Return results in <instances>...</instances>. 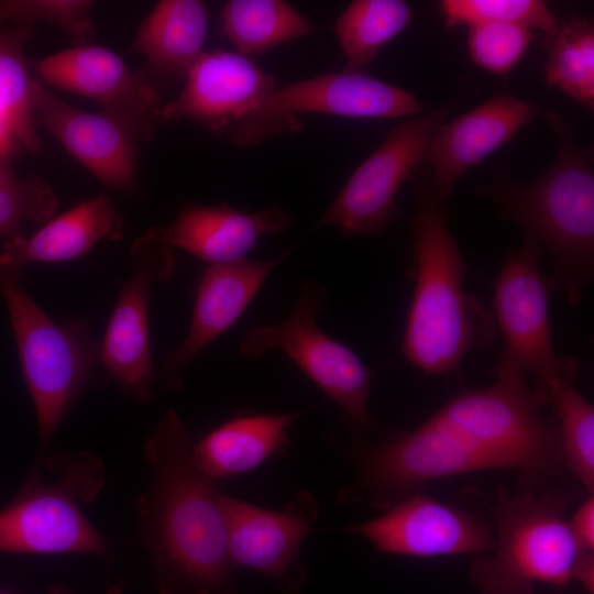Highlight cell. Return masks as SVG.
<instances>
[{
  "instance_id": "1",
  "label": "cell",
  "mask_w": 594,
  "mask_h": 594,
  "mask_svg": "<svg viewBox=\"0 0 594 594\" xmlns=\"http://www.w3.org/2000/svg\"><path fill=\"white\" fill-rule=\"evenodd\" d=\"M496 371L494 384L455 395L414 431L365 448L358 480L340 499L389 508L435 479L514 469L540 483L556 474L560 443L541 416L543 396L505 362Z\"/></svg>"
},
{
  "instance_id": "2",
  "label": "cell",
  "mask_w": 594,
  "mask_h": 594,
  "mask_svg": "<svg viewBox=\"0 0 594 594\" xmlns=\"http://www.w3.org/2000/svg\"><path fill=\"white\" fill-rule=\"evenodd\" d=\"M193 446L175 409L144 440L150 480L135 502L140 539L158 594H237L222 493Z\"/></svg>"
},
{
  "instance_id": "3",
  "label": "cell",
  "mask_w": 594,
  "mask_h": 594,
  "mask_svg": "<svg viewBox=\"0 0 594 594\" xmlns=\"http://www.w3.org/2000/svg\"><path fill=\"white\" fill-rule=\"evenodd\" d=\"M544 119L557 136L553 164L532 182L516 179L508 168L497 170L476 193L490 198L501 218L509 220L553 260L548 277L553 289L574 305L594 272L593 147L580 146L572 127L556 110Z\"/></svg>"
},
{
  "instance_id": "4",
  "label": "cell",
  "mask_w": 594,
  "mask_h": 594,
  "mask_svg": "<svg viewBox=\"0 0 594 594\" xmlns=\"http://www.w3.org/2000/svg\"><path fill=\"white\" fill-rule=\"evenodd\" d=\"M415 189V286L402 352L420 371L441 375L454 371L470 350L490 343L494 328L480 304L463 292L466 264L427 174L416 178Z\"/></svg>"
},
{
  "instance_id": "5",
  "label": "cell",
  "mask_w": 594,
  "mask_h": 594,
  "mask_svg": "<svg viewBox=\"0 0 594 594\" xmlns=\"http://www.w3.org/2000/svg\"><path fill=\"white\" fill-rule=\"evenodd\" d=\"M103 483L102 461L92 452L45 454L0 510V552L110 558L109 542L81 508L95 499Z\"/></svg>"
},
{
  "instance_id": "6",
  "label": "cell",
  "mask_w": 594,
  "mask_h": 594,
  "mask_svg": "<svg viewBox=\"0 0 594 594\" xmlns=\"http://www.w3.org/2000/svg\"><path fill=\"white\" fill-rule=\"evenodd\" d=\"M20 273L0 267V293L35 408L40 460L100 364V342L82 321L54 322L21 286Z\"/></svg>"
},
{
  "instance_id": "7",
  "label": "cell",
  "mask_w": 594,
  "mask_h": 594,
  "mask_svg": "<svg viewBox=\"0 0 594 594\" xmlns=\"http://www.w3.org/2000/svg\"><path fill=\"white\" fill-rule=\"evenodd\" d=\"M563 510L557 495H513L501 487L491 509L494 554L470 566L476 587L483 594H532L535 583L562 587L574 581L580 551Z\"/></svg>"
},
{
  "instance_id": "8",
  "label": "cell",
  "mask_w": 594,
  "mask_h": 594,
  "mask_svg": "<svg viewBox=\"0 0 594 594\" xmlns=\"http://www.w3.org/2000/svg\"><path fill=\"white\" fill-rule=\"evenodd\" d=\"M417 97L367 72L346 69L277 85L240 118L224 139L239 147L257 146L273 138L296 134L305 127L301 114L350 119L410 118L421 112Z\"/></svg>"
},
{
  "instance_id": "9",
  "label": "cell",
  "mask_w": 594,
  "mask_h": 594,
  "mask_svg": "<svg viewBox=\"0 0 594 594\" xmlns=\"http://www.w3.org/2000/svg\"><path fill=\"white\" fill-rule=\"evenodd\" d=\"M328 300L329 290L320 280L306 279L288 317L279 323L248 328L239 351L248 360L273 350L283 352L356 427L367 429L373 424L369 411L373 372L351 348L318 326Z\"/></svg>"
},
{
  "instance_id": "10",
  "label": "cell",
  "mask_w": 594,
  "mask_h": 594,
  "mask_svg": "<svg viewBox=\"0 0 594 594\" xmlns=\"http://www.w3.org/2000/svg\"><path fill=\"white\" fill-rule=\"evenodd\" d=\"M454 101L406 118L392 128L377 148L350 175L316 228L332 227L344 237L378 235L397 216V195L424 163L437 130Z\"/></svg>"
},
{
  "instance_id": "11",
  "label": "cell",
  "mask_w": 594,
  "mask_h": 594,
  "mask_svg": "<svg viewBox=\"0 0 594 594\" xmlns=\"http://www.w3.org/2000/svg\"><path fill=\"white\" fill-rule=\"evenodd\" d=\"M130 256L133 272L120 289L100 342V364L128 397L146 405L153 400L155 381L148 337L151 289L172 279L176 262L161 227L141 234Z\"/></svg>"
},
{
  "instance_id": "12",
  "label": "cell",
  "mask_w": 594,
  "mask_h": 594,
  "mask_svg": "<svg viewBox=\"0 0 594 594\" xmlns=\"http://www.w3.org/2000/svg\"><path fill=\"white\" fill-rule=\"evenodd\" d=\"M542 250L530 239L505 258L494 279L493 309L503 337L501 361L527 376L536 386L562 374H576V362L559 356L553 346L549 316V278L540 270Z\"/></svg>"
},
{
  "instance_id": "13",
  "label": "cell",
  "mask_w": 594,
  "mask_h": 594,
  "mask_svg": "<svg viewBox=\"0 0 594 594\" xmlns=\"http://www.w3.org/2000/svg\"><path fill=\"white\" fill-rule=\"evenodd\" d=\"M47 85L96 101L136 141L153 140L162 123L161 89L108 47L86 44L33 62Z\"/></svg>"
},
{
  "instance_id": "14",
  "label": "cell",
  "mask_w": 594,
  "mask_h": 594,
  "mask_svg": "<svg viewBox=\"0 0 594 594\" xmlns=\"http://www.w3.org/2000/svg\"><path fill=\"white\" fill-rule=\"evenodd\" d=\"M221 505L231 566L253 570L279 591L298 594L307 581L300 549L319 515L317 498L301 491L273 510L221 494Z\"/></svg>"
},
{
  "instance_id": "15",
  "label": "cell",
  "mask_w": 594,
  "mask_h": 594,
  "mask_svg": "<svg viewBox=\"0 0 594 594\" xmlns=\"http://www.w3.org/2000/svg\"><path fill=\"white\" fill-rule=\"evenodd\" d=\"M346 529L380 552L408 557L479 554L495 546L483 518L424 494H411L383 515Z\"/></svg>"
},
{
  "instance_id": "16",
  "label": "cell",
  "mask_w": 594,
  "mask_h": 594,
  "mask_svg": "<svg viewBox=\"0 0 594 594\" xmlns=\"http://www.w3.org/2000/svg\"><path fill=\"white\" fill-rule=\"evenodd\" d=\"M184 80L180 92L164 102L162 123L189 120L217 138H224L278 85L251 57L226 50L205 52Z\"/></svg>"
},
{
  "instance_id": "17",
  "label": "cell",
  "mask_w": 594,
  "mask_h": 594,
  "mask_svg": "<svg viewBox=\"0 0 594 594\" xmlns=\"http://www.w3.org/2000/svg\"><path fill=\"white\" fill-rule=\"evenodd\" d=\"M540 114L536 105L497 92L446 121L435 133L424 160L430 166L426 174L432 195L447 200L465 172L481 165Z\"/></svg>"
},
{
  "instance_id": "18",
  "label": "cell",
  "mask_w": 594,
  "mask_h": 594,
  "mask_svg": "<svg viewBox=\"0 0 594 594\" xmlns=\"http://www.w3.org/2000/svg\"><path fill=\"white\" fill-rule=\"evenodd\" d=\"M293 249L268 260L248 257L207 266L197 287L188 332L162 362L161 373L168 389H183L184 374L190 363L239 320L274 268Z\"/></svg>"
},
{
  "instance_id": "19",
  "label": "cell",
  "mask_w": 594,
  "mask_h": 594,
  "mask_svg": "<svg viewBox=\"0 0 594 594\" xmlns=\"http://www.w3.org/2000/svg\"><path fill=\"white\" fill-rule=\"evenodd\" d=\"M33 110L35 119L102 184L128 195L136 191L135 141L120 124L66 103L37 80Z\"/></svg>"
},
{
  "instance_id": "20",
  "label": "cell",
  "mask_w": 594,
  "mask_h": 594,
  "mask_svg": "<svg viewBox=\"0 0 594 594\" xmlns=\"http://www.w3.org/2000/svg\"><path fill=\"white\" fill-rule=\"evenodd\" d=\"M292 221V215L274 204L246 211L224 202H189L163 228V234L172 248L183 249L208 265L230 264L248 258L262 238L286 232Z\"/></svg>"
},
{
  "instance_id": "21",
  "label": "cell",
  "mask_w": 594,
  "mask_h": 594,
  "mask_svg": "<svg viewBox=\"0 0 594 594\" xmlns=\"http://www.w3.org/2000/svg\"><path fill=\"white\" fill-rule=\"evenodd\" d=\"M123 237V218L102 193L44 223L30 238L0 245V267L21 270L28 263H56L88 253L100 240Z\"/></svg>"
},
{
  "instance_id": "22",
  "label": "cell",
  "mask_w": 594,
  "mask_h": 594,
  "mask_svg": "<svg viewBox=\"0 0 594 594\" xmlns=\"http://www.w3.org/2000/svg\"><path fill=\"white\" fill-rule=\"evenodd\" d=\"M209 13L200 0H161L140 24L132 50L147 63L144 73L160 89L185 79L205 53Z\"/></svg>"
},
{
  "instance_id": "23",
  "label": "cell",
  "mask_w": 594,
  "mask_h": 594,
  "mask_svg": "<svg viewBox=\"0 0 594 594\" xmlns=\"http://www.w3.org/2000/svg\"><path fill=\"white\" fill-rule=\"evenodd\" d=\"M300 414H249L230 418L194 443V459L215 482L250 472L288 447L289 429Z\"/></svg>"
},
{
  "instance_id": "24",
  "label": "cell",
  "mask_w": 594,
  "mask_h": 594,
  "mask_svg": "<svg viewBox=\"0 0 594 594\" xmlns=\"http://www.w3.org/2000/svg\"><path fill=\"white\" fill-rule=\"evenodd\" d=\"M33 24L0 28V157L18 151L41 152L33 110L34 79L30 75L24 45Z\"/></svg>"
},
{
  "instance_id": "25",
  "label": "cell",
  "mask_w": 594,
  "mask_h": 594,
  "mask_svg": "<svg viewBox=\"0 0 594 594\" xmlns=\"http://www.w3.org/2000/svg\"><path fill=\"white\" fill-rule=\"evenodd\" d=\"M220 33L246 57L301 38L318 25L284 0H229L219 11Z\"/></svg>"
},
{
  "instance_id": "26",
  "label": "cell",
  "mask_w": 594,
  "mask_h": 594,
  "mask_svg": "<svg viewBox=\"0 0 594 594\" xmlns=\"http://www.w3.org/2000/svg\"><path fill=\"white\" fill-rule=\"evenodd\" d=\"M413 16V9L402 0L349 3L334 24L344 68L367 72L381 50L409 25Z\"/></svg>"
},
{
  "instance_id": "27",
  "label": "cell",
  "mask_w": 594,
  "mask_h": 594,
  "mask_svg": "<svg viewBox=\"0 0 594 594\" xmlns=\"http://www.w3.org/2000/svg\"><path fill=\"white\" fill-rule=\"evenodd\" d=\"M547 59L544 79L551 87L593 111L594 109V23L587 15L574 14L560 22L543 38Z\"/></svg>"
},
{
  "instance_id": "28",
  "label": "cell",
  "mask_w": 594,
  "mask_h": 594,
  "mask_svg": "<svg viewBox=\"0 0 594 594\" xmlns=\"http://www.w3.org/2000/svg\"><path fill=\"white\" fill-rule=\"evenodd\" d=\"M576 374H562L536 388L559 419L562 461L591 493L594 490V408L572 385Z\"/></svg>"
},
{
  "instance_id": "29",
  "label": "cell",
  "mask_w": 594,
  "mask_h": 594,
  "mask_svg": "<svg viewBox=\"0 0 594 594\" xmlns=\"http://www.w3.org/2000/svg\"><path fill=\"white\" fill-rule=\"evenodd\" d=\"M438 7L448 30L486 23H510L538 30L544 38L559 24L548 4L541 0H441Z\"/></svg>"
},
{
  "instance_id": "30",
  "label": "cell",
  "mask_w": 594,
  "mask_h": 594,
  "mask_svg": "<svg viewBox=\"0 0 594 594\" xmlns=\"http://www.w3.org/2000/svg\"><path fill=\"white\" fill-rule=\"evenodd\" d=\"M54 189L41 177L19 178L0 157V240L22 237L24 221L45 223L56 212Z\"/></svg>"
},
{
  "instance_id": "31",
  "label": "cell",
  "mask_w": 594,
  "mask_h": 594,
  "mask_svg": "<svg viewBox=\"0 0 594 594\" xmlns=\"http://www.w3.org/2000/svg\"><path fill=\"white\" fill-rule=\"evenodd\" d=\"M91 0H28L0 2V22L13 19L20 24L47 22L64 31L75 45H86L95 37Z\"/></svg>"
},
{
  "instance_id": "32",
  "label": "cell",
  "mask_w": 594,
  "mask_h": 594,
  "mask_svg": "<svg viewBox=\"0 0 594 594\" xmlns=\"http://www.w3.org/2000/svg\"><path fill=\"white\" fill-rule=\"evenodd\" d=\"M532 37V30L518 24L474 25L469 28L468 53L477 67L506 76L525 56Z\"/></svg>"
},
{
  "instance_id": "33",
  "label": "cell",
  "mask_w": 594,
  "mask_h": 594,
  "mask_svg": "<svg viewBox=\"0 0 594 594\" xmlns=\"http://www.w3.org/2000/svg\"><path fill=\"white\" fill-rule=\"evenodd\" d=\"M580 552L594 553V498L590 496L569 520Z\"/></svg>"
},
{
  "instance_id": "34",
  "label": "cell",
  "mask_w": 594,
  "mask_h": 594,
  "mask_svg": "<svg viewBox=\"0 0 594 594\" xmlns=\"http://www.w3.org/2000/svg\"><path fill=\"white\" fill-rule=\"evenodd\" d=\"M123 591H124L123 580H117L107 588L105 594H123Z\"/></svg>"
},
{
  "instance_id": "35",
  "label": "cell",
  "mask_w": 594,
  "mask_h": 594,
  "mask_svg": "<svg viewBox=\"0 0 594 594\" xmlns=\"http://www.w3.org/2000/svg\"><path fill=\"white\" fill-rule=\"evenodd\" d=\"M0 594H14V593H10V592H6V591H0ZM48 594H66V592H62L61 588H55V592L53 591H50Z\"/></svg>"
}]
</instances>
